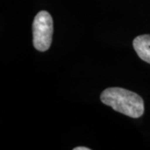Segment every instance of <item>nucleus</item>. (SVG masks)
<instances>
[{
	"instance_id": "f03ea898",
	"label": "nucleus",
	"mask_w": 150,
	"mask_h": 150,
	"mask_svg": "<svg viewBox=\"0 0 150 150\" xmlns=\"http://www.w3.org/2000/svg\"><path fill=\"white\" fill-rule=\"evenodd\" d=\"M54 33V22L47 11H40L33 23V43L40 52L47 51L51 43Z\"/></svg>"
},
{
	"instance_id": "f257e3e1",
	"label": "nucleus",
	"mask_w": 150,
	"mask_h": 150,
	"mask_svg": "<svg viewBox=\"0 0 150 150\" xmlns=\"http://www.w3.org/2000/svg\"><path fill=\"white\" fill-rule=\"evenodd\" d=\"M103 103L115 111L134 118L141 117L144 112V103L141 97L122 88H108L101 93Z\"/></svg>"
},
{
	"instance_id": "7ed1b4c3",
	"label": "nucleus",
	"mask_w": 150,
	"mask_h": 150,
	"mask_svg": "<svg viewBox=\"0 0 150 150\" xmlns=\"http://www.w3.org/2000/svg\"><path fill=\"white\" fill-rule=\"evenodd\" d=\"M133 46L140 59L150 64V34H143L135 38Z\"/></svg>"
},
{
	"instance_id": "20e7f679",
	"label": "nucleus",
	"mask_w": 150,
	"mask_h": 150,
	"mask_svg": "<svg viewBox=\"0 0 150 150\" xmlns=\"http://www.w3.org/2000/svg\"><path fill=\"white\" fill-rule=\"evenodd\" d=\"M74 150H90V149L86 147H76L74 149Z\"/></svg>"
}]
</instances>
